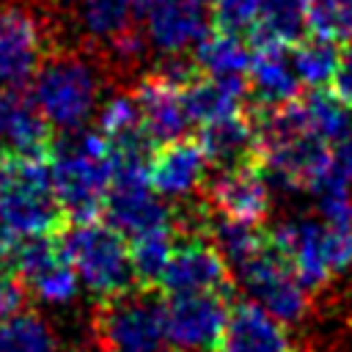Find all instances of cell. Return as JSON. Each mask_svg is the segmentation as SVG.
Returning a JSON list of instances; mask_svg holds the SVG:
<instances>
[{
	"mask_svg": "<svg viewBox=\"0 0 352 352\" xmlns=\"http://www.w3.org/2000/svg\"><path fill=\"white\" fill-rule=\"evenodd\" d=\"M107 82L110 74L96 50L85 44L55 47L30 80V104L60 135L80 132L96 118Z\"/></svg>",
	"mask_w": 352,
	"mask_h": 352,
	"instance_id": "1",
	"label": "cell"
},
{
	"mask_svg": "<svg viewBox=\"0 0 352 352\" xmlns=\"http://www.w3.org/2000/svg\"><path fill=\"white\" fill-rule=\"evenodd\" d=\"M47 162L52 190L60 209L66 212V220L74 226L96 223L102 217L113 179V162L104 138L96 129L66 132L52 140Z\"/></svg>",
	"mask_w": 352,
	"mask_h": 352,
	"instance_id": "2",
	"label": "cell"
},
{
	"mask_svg": "<svg viewBox=\"0 0 352 352\" xmlns=\"http://www.w3.org/2000/svg\"><path fill=\"white\" fill-rule=\"evenodd\" d=\"M58 47L52 0H0V88L19 91Z\"/></svg>",
	"mask_w": 352,
	"mask_h": 352,
	"instance_id": "3",
	"label": "cell"
},
{
	"mask_svg": "<svg viewBox=\"0 0 352 352\" xmlns=\"http://www.w3.org/2000/svg\"><path fill=\"white\" fill-rule=\"evenodd\" d=\"M162 300L160 289L140 286L96 300L91 311V344L104 352H160L165 341Z\"/></svg>",
	"mask_w": 352,
	"mask_h": 352,
	"instance_id": "4",
	"label": "cell"
},
{
	"mask_svg": "<svg viewBox=\"0 0 352 352\" xmlns=\"http://www.w3.org/2000/svg\"><path fill=\"white\" fill-rule=\"evenodd\" d=\"M63 253L96 300L135 286L129 239L107 223H69L60 231Z\"/></svg>",
	"mask_w": 352,
	"mask_h": 352,
	"instance_id": "5",
	"label": "cell"
},
{
	"mask_svg": "<svg viewBox=\"0 0 352 352\" xmlns=\"http://www.w3.org/2000/svg\"><path fill=\"white\" fill-rule=\"evenodd\" d=\"M162 294H195L212 292L223 297H236V278L209 234H176L170 258L165 264Z\"/></svg>",
	"mask_w": 352,
	"mask_h": 352,
	"instance_id": "6",
	"label": "cell"
},
{
	"mask_svg": "<svg viewBox=\"0 0 352 352\" xmlns=\"http://www.w3.org/2000/svg\"><path fill=\"white\" fill-rule=\"evenodd\" d=\"M234 278H236V283L245 286V292L261 308H267L283 324L302 322L311 308V294L294 278V272L283 261V256H278L272 250L270 239L256 256H250L248 261H242L234 270Z\"/></svg>",
	"mask_w": 352,
	"mask_h": 352,
	"instance_id": "7",
	"label": "cell"
},
{
	"mask_svg": "<svg viewBox=\"0 0 352 352\" xmlns=\"http://www.w3.org/2000/svg\"><path fill=\"white\" fill-rule=\"evenodd\" d=\"M231 297L195 292L165 294L162 300V333L176 352H209L217 344L228 314Z\"/></svg>",
	"mask_w": 352,
	"mask_h": 352,
	"instance_id": "8",
	"label": "cell"
},
{
	"mask_svg": "<svg viewBox=\"0 0 352 352\" xmlns=\"http://www.w3.org/2000/svg\"><path fill=\"white\" fill-rule=\"evenodd\" d=\"M102 217L126 239L173 226V206H168L148 184V170H113Z\"/></svg>",
	"mask_w": 352,
	"mask_h": 352,
	"instance_id": "9",
	"label": "cell"
},
{
	"mask_svg": "<svg viewBox=\"0 0 352 352\" xmlns=\"http://www.w3.org/2000/svg\"><path fill=\"white\" fill-rule=\"evenodd\" d=\"M201 201L209 206L212 214L264 226L272 206V190L261 165L248 162V165L214 170L212 179L206 176L201 187Z\"/></svg>",
	"mask_w": 352,
	"mask_h": 352,
	"instance_id": "10",
	"label": "cell"
},
{
	"mask_svg": "<svg viewBox=\"0 0 352 352\" xmlns=\"http://www.w3.org/2000/svg\"><path fill=\"white\" fill-rule=\"evenodd\" d=\"M212 0H148L143 33L154 52H187L212 30Z\"/></svg>",
	"mask_w": 352,
	"mask_h": 352,
	"instance_id": "11",
	"label": "cell"
},
{
	"mask_svg": "<svg viewBox=\"0 0 352 352\" xmlns=\"http://www.w3.org/2000/svg\"><path fill=\"white\" fill-rule=\"evenodd\" d=\"M212 352H300L283 322L256 300L234 297Z\"/></svg>",
	"mask_w": 352,
	"mask_h": 352,
	"instance_id": "12",
	"label": "cell"
},
{
	"mask_svg": "<svg viewBox=\"0 0 352 352\" xmlns=\"http://www.w3.org/2000/svg\"><path fill=\"white\" fill-rule=\"evenodd\" d=\"M132 94L140 110L143 129L154 140V146L187 138L192 121L184 107V96L179 85L157 77L154 72H146L132 82Z\"/></svg>",
	"mask_w": 352,
	"mask_h": 352,
	"instance_id": "13",
	"label": "cell"
},
{
	"mask_svg": "<svg viewBox=\"0 0 352 352\" xmlns=\"http://www.w3.org/2000/svg\"><path fill=\"white\" fill-rule=\"evenodd\" d=\"M206 157L190 138L170 140L154 148L148 162V184L160 198L187 201L201 192L206 182Z\"/></svg>",
	"mask_w": 352,
	"mask_h": 352,
	"instance_id": "14",
	"label": "cell"
},
{
	"mask_svg": "<svg viewBox=\"0 0 352 352\" xmlns=\"http://www.w3.org/2000/svg\"><path fill=\"white\" fill-rule=\"evenodd\" d=\"M52 148V126L16 91L0 88V157L47 160Z\"/></svg>",
	"mask_w": 352,
	"mask_h": 352,
	"instance_id": "15",
	"label": "cell"
},
{
	"mask_svg": "<svg viewBox=\"0 0 352 352\" xmlns=\"http://www.w3.org/2000/svg\"><path fill=\"white\" fill-rule=\"evenodd\" d=\"M248 66V102L256 107H278L300 96V77L286 44H250Z\"/></svg>",
	"mask_w": 352,
	"mask_h": 352,
	"instance_id": "16",
	"label": "cell"
},
{
	"mask_svg": "<svg viewBox=\"0 0 352 352\" xmlns=\"http://www.w3.org/2000/svg\"><path fill=\"white\" fill-rule=\"evenodd\" d=\"M195 143L201 146L212 170H226V168L258 162L256 132H253V124H250L245 110L226 116V118L198 124Z\"/></svg>",
	"mask_w": 352,
	"mask_h": 352,
	"instance_id": "17",
	"label": "cell"
},
{
	"mask_svg": "<svg viewBox=\"0 0 352 352\" xmlns=\"http://www.w3.org/2000/svg\"><path fill=\"white\" fill-rule=\"evenodd\" d=\"M85 47L102 50L124 33L143 28L140 0H69Z\"/></svg>",
	"mask_w": 352,
	"mask_h": 352,
	"instance_id": "18",
	"label": "cell"
},
{
	"mask_svg": "<svg viewBox=\"0 0 352 352\" xmlns=\"http://www.w3.org/2000/svg\"><path fill=\"white\" fill-rule=\"evenodd\" d=\"M184 107L192 124H206L242 113L248 104V80L245 77H209L198 74L187 88H182Z\"/></svg>",
	"mask_w": 352,
	"mask_h": 352,
	"instance_id": "19",
	"label": "cell"
},
{
	"mask_svg": "<svg viewBox=\"0 0 352 352\" xmlns=\"http://www.w3.org/2000/svg\"><path fill=\"white\" fill-rule=\"evenodd\" d=\"M308 30V0H261L248 30L250 44H297Z\"/></svg>",
	"mask_w": 352,
	"mask_h": 352,
	"instance_id": "20",
	"label": "cell"
},
{
	"mask_svg": "<svg viewBox=\"0 0 352 352\" xmlns=\"http://www.w3.org/2000/svg\"><path fill=\"white\" fill-rule=\"evenodd\" d=\"M250 55H253L250 41L242 33L223 28L209 30L192 52L198 72L209 77H248Z\"/></svg>",
	"mask_w": 352,
	"mask_h": 352,
	"instance_id": "21",
	"label": "cell"
},
{
	"mask_svg": "<svg viewBox=\"0 0 352 352\" xmlns=\"http://www.w3.org/2000/svg\"><path fill=\"white\" fill-rule=\"evenodd\" d=\"M300 116L314 138H319L327 146L341 143L352 132V107L344 104L336 94H327L322 88H311L308 94H300L297 99Z\"/></svg>",
	"mask_w": 352,
	"mask_h": 352,
	"instance_id": "22",
	"label": "cell"
},
{
	"mask_svg": "<svg viewBox=\"0 0 352 352\" xmlns=\"http://www.w3.org/2000/svg\"><path fill=\"white\" fill-rule=\"evenodd\" d=\"M176 242L173 226L154 228L146 234H138L129 239V258H132V272H135V286L140 289H160L165 264L170 258Z\"/></svg>",
	"mask_w": 352,
	"mask_h": 352,
	"instance_id": "23",
	"label": "cell"
},
{
	"mask_svg": "<svg viewBox=\"0 0 352 352\" xmlns=\"http://www.w3.org/2000/svg\"><path fill=\"white\" fill-rule=\"evenodd\" d=\"M338 47L336 41L324 38V36H305L297 44H292V60L297 69V77L302 85L308 88H324L338 66Z\"/></svg>",
	"mask_w": 352,
	"mask_h": 352,
	"instance_id": "24",
	"label": "cell"
},
{
	"mask_svg": "<svg viewBox=\"0 0 352 352\" xmlns=\"http://www.w3.org/2000/svg\"><path fill=\"white\" fill-rule=\"evenodd\" d=\"M0 352H58V338L38 314L22 311L0 322Z\"/></svg>",
	"mask_w": 352,
	"mask_h": 352,
	"instance_id": "25",
	"label": "cell"
},
{
	"mask_svg": "<svg viewBox=\"0 0 352 352\" xmlns=\"http://www.w3.org/2000/svg\"><path fill=\"white\" fill-rule=\"evenodd\" d=\"M94 121H96V132L107 143L110 140H118V138H126V135H135V132H146L132 88L116 91L107 99H102Z\"/></svg>",
	"mask_w": 352,
	"mask_h": 352,
	"instance_id": "26",
	"label": "cell"
},
{
	"mask_svg": "<svg viewBox=\"0 0 352 352\" xmlns=\"http://www.w3.org/2000/svg\"><path fill=\"white\" fill-rule=\"evenodd\" d=\"M308 30L330 41H352V0H308Z\"/></svg>",
	"mask_w": 352,
	"mask_h": 352,
	"instance_id": "27",
	"label": "cell"
},
{
	"mask_svg": "<svg viewBox=\"0 0 352 352\" xmlns=\"http://www.w3.org/2000/svg\"><path fill=\"white\" fill-rule=\"evenodd\" d=\"M77 283H80V275L74 272L72 261L63 258L60 264L38 275L33 283H28V292L47 302H69L77 294Z\"/></svg>",
	"mask_w": 352,
	"mask_h": 352,
	"instance_id": "28",
	"label": "cell"
},
{
	"mask_svg": "<svg viewBox=\"0 0 352 352\" xmlns=\"http://www.w3.org/2000/svg\"><path fill=\"white\" fill-rule=\"evenodd\" d=\"M322 258H324L333 278L346 272L352 267V228H338V226L324 223V228H322Z\"/></svg>",
	"mask_w": 352,
	"mask_h": 352,
	"instance_id": "29",
	"label": "cell"
},
{
	"mask_svg": "<svg viewBox=\"0 0 352 352\" xmlns=\"http://www.w3.org/2000/svg\"><path fill=\"white\" fill-rule=\"evenodd\" d=\"M258 3L261 0H212V16H214L217 28L245 33V30H250V25L256 19Z\"/></svg>",
	"mask_w": 352,
	"mask_h": 352,
	"instance_id": "30",
	"label": "cell"
},
{
	"mask_svg": "<svg viewBox=\"0 0 352 352\" xmlns=\"http://www.w3.org/2000/svg\"><path fill=\"white\" fill-rule=\"evenodd\" d=\"M28 297L30 292L19 278V272L8 261H0V322L22 314L28 305Z\"/></svg>",
	"mask_w": 352,
	"mask_h": 352,
	"instance_id": "31",
	"label": "cell"
},
{
	"mask_svg": "<svg viewBox=\"0 0 352 352\" xmlns=\"http://www.w3.org/2000/svg\"><path fill=\"white\" fill-rule=\"evenodd\" d=\"M333 94L352 107V41L341 50L338 55V66H336V74H333Z\"/></svg>",
	"mask_w": 352,
	"mask_h": 352,
	"instance_id": "32",
	"label": "cell"
},
{
	"mask_svg": "<svg viewBox=\"0 0 352 352\" xmlns=\"http://www.w3.org/2000/svg\"><path fill=\"white\" fill-rule=\"evenodd\" d=\"M333 157H336V165H338L341 176H344L346 184L352 187V132H349L341 143L333 146Z\"/></svg>",
	"mask_w": 352,
	"mask_h": 352,
	"instance_id": "33",
	"label": "cell"
},
{
	"mask_svg": "<svg viewBox=\"0 0 352 352\" xmlns=\"http://www.w3.org/2000/svg\"><path fill=\"white\" fill-rule=\"evenodd\" d=\"M16 242H19V236L3 223V217H0V261H8V256L14 253V248H16Z\"/></svg>",
	"mask_w": 352,
	"mask_h": 352,
	"instance_id": "34",
	"label": "cell"
},
{
	"mask_svg": "<svg viewBox=\"0 0 352 352\" xmlns=\"http://www.w3.org/2000/svg\"><path fill=\"white\" fill-rule=\"evenodd\" d=\"M85 352H104V349H99L96 344H91V349H85Z\"/></svg>",
	"mask_w": 352,
	"mask_h": 352,
	"instance_id": "35",
	"label": "cell"
}]
</instances>
